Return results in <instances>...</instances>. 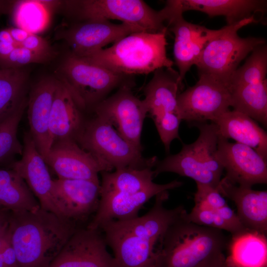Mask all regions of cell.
Masks as SVG:
<instances>
[{"mask_svg": "<svg viewBox=\"0 0 267 267\" xmlns=\"http://www.w3.org/2000/svg\"><path fill=\"white\" fill-rule=\"evenodd\" d=\"M217 154L229 182L247 187L267 183V161L252 148L219 135Z\"/></svg>", "mask_w": 267, "mask_h": 267, "instance_id": "7c38bea8", "label": "cell"}, {"mask_svg": "<svg viewBox=\"0 0 267 267\" xmlns=\"http://www.w3.org/2000/svg\"><path fill=\"white\" fill-rule=\"evenodd\" d=\"M231 107L267 125V80L230 87Z\"/></svg>", "mask_w": 267, "mask_h": 267, "instance_id": "4316f807", "label": "cell"}, {"mask_svg": "<svg viewBox=\"0 0 267 267\" xmlns=\"http://www.w3.org/2000/svg\"><path fill=\"white\" fill-rule=\"evenodd\" d=\"M58 83L55 77L42 78L32 87L27 99L30 134L44 159L51 147L49 120Z\"/></svg>", "mask_w": 267, "mask_h": 267, "instance_id": "ffe728a7", "label": "cell"}, {"mask_svg": "<svg viewBox=\"0 0 267 267\" xmlns=\"http://www.w3.org/2000/svg\"><path fill=\"white\" fill-rule=\"evenodd\" d=\"M196 184L197 190L194 197L195 204L214 210L228 205L225 198L218 188L200 183Z\"/></svg>", "mask_w": 267, "mask_h": 267, "instance_id": "8d00e7d4", "label": "cell"}, {"mask_svg": "<svg viewBox=\"0 0 267 267\" xmlns=\"http://www.w3.org/2000/svg\"><path fill=\"white\" fill-rule=\"evenodd\" d=\"M182 184L181 182L174 180L166 184L154 182L149 187L134 193H101L95 215L87 227L99 229L103 224L111 221H125L136 218L140 208L151 198Z\"/></svg>", "mask_w": 267, "mask_h": 267, "instance_id": "9a60e30c", "label": "cell"}, {"mask_svg": "<svg viewBox=\"0 0 267 267\" xmlns=\"http://www.w3.org/2000/svg\"><path fill=\"white\" fill-rule=\"evenodd\" d=\"M56 78L82 110L92 109L114 89L132 86L128 76L118 74L71 52L57 70Z\"/></svg>", "mask_w": 267, "mask_h": 267, "instance_id": "8992f818", "label": "cell"}, {"mask_svg": "<svg viewBox=\"0 0 267 267\" xmlns=\"http://www.w3.org/2000/svg\"><path fill=\"white\" fill-rule=\"evenodd\" d=\"M167 32H134L111 46L83 58L128 76L148 74L162 68H172L174 62L166 52Z\"/></svg>", "mask_w": 267, "mask_h": 267, "instance_id": "277c9868", "label": "cell"}, {"mask_svg": "<svg viewBox=\"0 0 267 267\" xmlns=\"http://www.w3.org/2000/svg\"><path fill=\"white\" fill-rule=\"evenodd\" d=\"M167 27L174 35L173 54L182 83L190 68L196 65L205 45L217 30L188 22L182 14L171 18Z\"/></svg>", "mask_w": 267, "mask_h": 267, "instance_id": "ac0fdd59", "label": "cell"}, {"mask_svg": "<svg viewBox=\"0 0 267 267\" xmlns=\"http://www.w3.org/2000/svg\"><path fill=\"white\" fill-rule=\"evenodd\" d=\"M143 32L127 24L107 20H85L67 30L63 38L74 55L85 57L132 33Z\"/></svg>", "mask_w": 267, "mask_h": 267, "instance_id": "e0dca14e", "label": "cell"}, {"mask_svg": "<svg viewBox=\"0 0 267 267\" xmlns=\"http://www.w3.org/2000/svg\"><path fill=\"white\" fill-rule=\"evenodd\" d=\"M13 2L16 27L37 34L47 25L51 10L61 2L56 0H20Z\"/></svg>", "mask_w": 267, "mask_h": 267, "instance_id": "4dcf8cb0", "label": "cell"}, {"mask_svg": "<svg viewBox=\"0 0 267 267\" xmlns=\"http://www.w3.org/2000/svg\"><path fill=\"white\" fill-rule=\"evenodd\" d=\"M27 73L20 68L0 69V123L27 99Z\"/></svg>", "mask_w": 267, "mask_h": 267, "instance_id": "f1b7e54d", "label": "cell"}, {"mask_svg": "<svg viewBox=\"0 0 267 267\" xmlns=\"http://www.w3.org/2000/svg\"><path fill=\"white\" fill-rule=\"evenodd\" d=\"M18 45L12 38L7 29L0 31V64Z\"/></svg>", "mask_w": 267, "mask_h": 267, "instance_id": "f35d334b", "label": "cell"}, {"mask_svg": "<svg viewBox=\"0 0 267 267\" xmlns=\"http://www.w3.org/2000/svg\"><path fill=\"white\" fill-rule=\"evenodd\" d=\"M218 189L224 197L232 200L237 208V215L248 230L267 234V191L253 190L233 184L224 178Z\"/></svg>", "mask_w": 267, "mask_h": 267, "instance_id": "44dd1931", "label": "cell"}, {"mask_svg": "<svg viewBox=\"0 0 267 267\" xmlns=\"http://www.w3.org/2000/svg\"><path fill=\"white\" fill-rule=\"evenodd\" d=\"M2 208H3V207L1 206V205L0 204V209H2Z\"/></svg>", "mask_w": 267, "mask_h": 267, "instance_id": "f6af8a7d", "label": "cell"}, {"mask_svg": "<svg viewBox=\"0 0 267 267\" xmlns=\"http://www.w3.org/2000/svg\"><path fill=\"white\" fill-rule=\"evenodd\" d=\"M131 87L125 85L119 88L93 110L95 115L109 121L122 137L142 151L141 135L147 110L143 100L134 94Z\"/></svg>", "mask_w": 267, "mask_h": 267, "instance_id": "8fae6325", "label": "cell"}, {"mask_svg": "<svg viewBox=\"0 0 267 267\" xmlns=\"http://www.w3.org/2000/svg\"><path fill=\"white\" fill-rule=\"evenodd\" d=\"M143 89L147 114L152 119L167 113L178 114L177 98L181 86L178 72L172 68L155 70ZM179 115V114H178Z\"/></svg>", "mask_w": 267, "mask_h": 267, "instance_id": "603a6c76", "label": "cell"}, {"mask_svg": "<svg viewBox=\"0 0 267 267\" xmlns=\"http://www.w3.org/2000/svg\"><path fill=\"white\" fill-rule=\"evenodd\" d=\"M76 229L74 221L40 207L11 211L7 232L19 267H45Z\"/></svg>", "mask_w": 267, "mask_h": 267, "instance_id": "7a4b0ae2", "label": "cell"}, {"mask_svg": "<svg viewBox=\"0 0 267 267\" xmlns=\"http://www.w3.org/2000/svg\"><path fill=\"white\" fill-rule=\"evenodd\" d=\"M44 160L58 178L97 180L99 173L112 170L71 139L53 142Z\"/></svg>", "mask_w": 267, "mask_h": 267, "instance_id": "5bb4252c", "label": "cell"}, {"mask_svg": "<svg viewBox=\"0 0 267 267\" xmlns=\"http://www.w3.org/2000/svg\"><path fill=\"white\" fill-rule=\"evenodd\" d=\"M168 191L155 196L145 215L125 221H111L100 226L118 267H155L158 242L168 226L186 210L183 205L169 209L164 203Z\"/></svg>", "mask_w": 267, "mask_h": 267, "instance_id": "6da1fadb", "label": "cell"}, {"mask_svg": "<svg viewBox=\"0 0 267 267\" xmlns=\"http://www.w3.org/2000/svg\"><path fill=\"white\" fill-rule=\"evenodd\" d=\"M186 219L196 224L229 232L231 236L236 232L234 228L222 217L218 209L214 210L198 204H195L189 213H186Z\"/></svg>", "mask_w": 267, "mask_h": 267, "instance_id": "836d02e7", "label": "cell"}, {"mask_svg": "<svg viewBox=\"0 0 267 267\" xmlns=\"http://www.w3.org/2000/svg\"><path fill=\"white\" fill-rule=\"evenodd\" d=\"M27 99L11 116L0 123V163L16 155H22L23 145L18 139L17 131L27 106Z\"/></svg>", "mask_w": 267, "mask_h": 267, "instance_id": "d6a6232c", "label": "cell"}, {"mask_svg": "<svg viewBox=\"0 0 267 267\" xmlns=\"http://www.w3.org/2000/svg\"><path fill=\"white\" fill-rule=\"evenodd\" d=\"M12 170L24 179L38 198L42 209L66 218L54 195L53 179L46 164L37 150L30 132L24 134L22 157L13 163Z\"/></svg>", "mask_w": 267, "mask_h": 267, "instance_id": "2e32d148", "label": "cell"}, {"mask_svg": "<svg viewBox=\"0 0 267 267\" xmlns=\"http://www.w3.org/2000/svg\"><path fill=\"white\" fill-rule=\"evenodd\" d=\"M7 29L18 46L20 45L31 34L27 31L17 27H10Z\"/></svg>", "mask_w": 267, "mask_h": 267, "instance_id": "60d3db41", "label": "cell"}, {"mask_svg": "<svg viewBox=\"0 0 267 267\" xmlns=\"http://www.w3.org/2000/svg\"><path fill=\"white\" fill-rule=\"evenodd\" d=\"M267 46L266 44L255 48L244 64L233 73L229 87L258 82L267 79Z\"/></svg>", "mask_w": 267, "mask_h": 267, "instance_id": "1f68e13d", "label": "cell"}, {"mask_svg": "<svg viewBox=\"0 0 267 267\" xmlns=\"http://www.w3.org/2000/svg\"><path fill=\"white\" fill-rule=\"evenodd\" d=\"M10 1L7 2V1L0 0V14L2 13L4 11L7 9L8 4H9Z\"/></svg>", "mask_w": 267, "mask_h": 267, "instance_id": "7bdbcfd3", "label": "cell"}, {"mask_svg": "<svg viewBox=\"0 0 267 267\" xmlns=\"http://www.w3.org/2000/svg\"><path fill=\"white\" fill-rule=\"evenodd\" d=\"M185 211L167 228L155 250V267H224L229 239L222 230L188 221Z\"/></svg>", "mask_w": 267, "mask_h": 267, "instance_id": "3957f363", "label": "cell"}, {"mask_svg": "<svg viewBox=\"0 0 267 267\" xmlns=\"http://www.w3.org/2000/svg\"><path fill=\"white\" fill-rule=\"evenodd\" d=\"M20 46L51 59L56 53L46 40L36 34L31 33Z\"/></svg>", "mask_w": 267, "mask_h": 267, "instance_id": "74e56055", "label": "cell"}, {"mask_svg": "<svg viewBox=\"0 0 267 267\" xmlns=\"http://www.w3.org/2000/svg\"><path fill=\"white\" fill-rule=\"evenodd\" d=\"M50 59L47 56L36 53L20 45L12 51L1 65L5 68H17L31 63H44Z\"/></svg>", "mask_w": 267, "mask_h": 267, "instance_id": "d590c367", "label": "cell"}, {"mask_svg": "<svg viewBox=\"0 0 267 267\" xmlns=\"http://www.w3.org/2000/svg\"><path fill=\"white\" fill-rule=\"evenodd\" d=\"M70 14L82 21L118 20L140 31L167 32L164 8L157 11L141 0H78L64 2Z\"/></svg>", "mask_w": 267, "mask_h": 267, "instance_id": "9c48e42d", "label": "cell"}, {"mask_svg": "<svg viewBox=\"0 0 267 267\" xmlns=\"http://www.w3.org/2000/svg\"><path fill=\"white\" fill-rule=\"evenodd\" d=\"M0 253L4 267H19L15 252L10 243L7 231L6 238Z\"/></svg>", "mask_w": 267, "mask_h": 267, "instance_id": "ab89813d", "label": "cell"}, {"mask_svg": "<svg viewBox=\"0 0 267 267\" xmlns=\"http://www.w3.org/2000/svg\"><path fill=\"white\" fill-rule=\"evenodd\" d=\"M166 151H170L172 141L179 139V127L181 121L179 115L175 113H167L153 119Z\"/></svg>", "mask_w": 267, "mask_h": 267, "instance_id": "e575fe53", "label": "cell"}, {"mask_svg": "<svg viewBox=\"0 0 267 267\" xmlns=\"http://www.w3.org/2000/svg\"><path fill=\"white\" fill-rule=\"evenodd\" d=\"M99 229H77L45 267H118Z\"/></svg>", "mask_w": 267, "mask_h": 267, "instance_id": "4fadbf2b", "label": "cell"}, {"mask_svg": "<svg viewBox=\"0 0 267 267\" xmlns=\"http://www.w3.org/2000/svg\"><path fill=\"white\" fill-rule=\"evenodd\" d=\"M76 141L112 169L152 168L158 161L156 157L144 158L142 151L122 137L109 121L96 115L86 120Z\"/></svg>", "mask_w": 267, "mask_h": 267, "instance_id": "52a82bcc", "label": "cell"}, {"mask_svg": "<svg viewBox=\"0 0 267 267\" xmlns=\"http://www.w3.org/2000/svg\"><path fill=\"white\" fill-rule=\"evenodd\" d=\"M101 173L100 193L137 192L152 185L155 177L154 171L150 168H125Z\"/></svg>", "mask_w": 267, "mask_h": 267, "instance_id": "f546056e", "label": "cell"}, {"mask_svg": "<svg viewBox=\"0 0 267 267\" xmlns=\"http://www.w3.org/2000/svg\"><path fill=\"white\" fill-rule=\"evenodd\" d=\"M226 264L229 267H267V235L247 230L231 236Z\"/></svg>", "mask_w": 267, "mask_h": 267, "instance_id": "484cf974", "label": "cell"}, {"mask_svg": "<svg viewBox=\"0 0 267 267\" xmlns=\"http://www.w3.org/2000/svg\"><path fill=\"white\" fill-rule=\"evenodd\" d=\"M231 107V91L228 84L212 77L199 74L193 86L180 92L177 109L181 120L192 125L213 122Z\"/></svg>", "mask_w": 267, "mask_h": 267, "instance_id": "30bf717a", "label": "cell"}, {"mask_svg": "<svg viewBox=\"0 0 267 267\" xmlns=\"http://www.w3.org/2000/svg\"><path fill=\"white\" fill-rule=\"evenodd\" d=\"M224 267H229V266H228L226 264V265Z\"/></svg>", "mask_w": 267, "mask_h": 267, "instance_id": "bcb514c9", "label": "cell"}, {"mask_svg": "<svg viewBox=\"0 0 267 267\" xmlns=\"http://www.w3.org/2000/svg\"><path fill=\"white\" fill-rule=\"evenodd\" d=\"M10 211L5 208L0 209V235L8 227Z\"/></svg>", "mask_w": 267, "mask_h": 267, "instance_id": "b9f144b4", "label": "cell"}, {"mask_svg": "<svg viewBox=\"0 0 267 267\" xmlns=\"http://www.w3.org/2000/svg\"><path fill=\"white\" fill-rule=\"evenodd\" d=\"M212 122L216 125L219 135L252 148L267 160V134L254 120L229 109Z\"/></svg>", "mask_w": 267, "mask_h": 267, "instance_id": "cb8c5ba5", "label": "cell"}, {"mask_svg": "<svg viewBox=\"0 0 267 267\" xmlns=\"http://www.w3.org/2000/svg\"><path fill=\"white\" fill-rule=\"evenodd\" d=\"M259 21L253 16L217 30L196 64L198 74L212 76L229 85L241 61L257 47L266 44L262 38H241L238 35L240 29Z\"/></svg>", "mask_w": 267, "mask_h": 267, "instance_id": "ba28073f", "label": "cell"}, {"mask_svg": "<svg viewBox=\"0 0 267 267\" xmlns=\"http://www.w3.org/2000/svg\"><path fill=\"white\" fill-rule=\"evenodd\" d=\"M194 126L199 130L197 139L192 143L183 144L178 153L158 160L154 170L155 177L164 172L174 173L191 178L196 183L217 188L224 170L217 154V127L213 122Z\"/></svg>", "mask_w": 267, "mask_h": 267, "instance_id": "5b68a950", "label": "cell"}, {"mask_svg": "<svg viewBox=\"0 0 267 267\" xmlns=\"http://www.w3.org/2000/svg\"><path fill=\"white\" fill-rule=\"evenodd\" d=\"M182 13L187 10H197L210 17L224 16L227 25L244 19L264 14L267 1L259 0H173Z\"/></svg>", "mask_w": 267, "mask_h": 267, "instance_id": "d4e9b609", "label": "cell"}, {"mask_svg": "<svg viewBox=\"0 0 267 267\" xmlns=\"http://www.w3.org/2000/svg\"><path fill=\"white\" fill-rule=\"evenodd\" d=\"M0 204L10 211H34L40 208L25 181L12 169L0 168Z\"/></svg>", "mask_w": 267, "mask_h": 267, "instance_id": "83f0119b", "label": "cell"}, {"mask_svg": "<svg viewBox=\"0 0 267 267\" xmlns=\"http://www.w3.org/2000/svg\"><path fill=\"white\" fill-rule=\"evenodd\" d=\"M0 253L1 252H0V267H4Z\"/></svg>", "mask_w": 267, "mask_h": 267, "instance_id": "ee69618b", "label": "cell"}, {"mask_svg": "<svg viewBox=\"0 0 267 267\" xmlns=\"http://www.w3.org/2000/svg\"><path fill=\"white\" fill-rule=\"evenodd\" d=\"M54 195L64 216L82 220L96 211L100 193L99 180L58 178L52 180Z\"/></svg>", "mask_w": 267, "mask_h": 267, "instance_id": "d6986e66", "label": "cell"}, {"mask_svg": "<svg viewBox=\"0 0 267 267\" xmlns=\"http://www.w3.org/2000/svg\"><path fill=\"white\" fill-rule=\"evenodd\" d=\"M86 119L66 87L59 81L50 111L48 130L51 144L57 141H76Z\"/></svg>", "mask_w": 267, "mask_h": 267, "instance_id": "7402d4cb", "label": "cell"}]
</instances>
